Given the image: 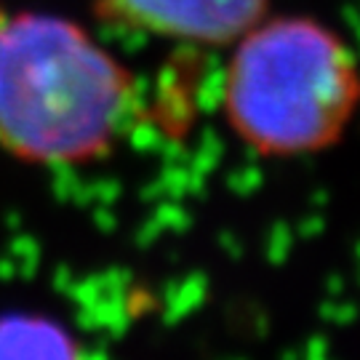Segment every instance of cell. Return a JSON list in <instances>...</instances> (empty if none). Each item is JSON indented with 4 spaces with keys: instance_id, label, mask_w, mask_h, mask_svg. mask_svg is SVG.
Returning a JSON list of instances; mask_svg holds the SVG:
<instances>
[{
    "instance_id": "cell-1",
    "label": "cell",
    "mask_w": 360,
    "mask_h": 360,
    "mask_svg": "<svg viewBox=\"0 0 360 360\" xmlns=\"http://www.w3.org/2000/svg\"><path fill=\"white\" fill-rule=\"evenodd\" d=\"M139 86L80 25L51 13L0 22V147L30 166H86L139 115Z\"/></svg>"
},
{
    "instance_id": "cell-2",
    "label": "cell",
    "mask_w": 360,
    "mask_h": 360,
    "mask_svg": "<svg viewBox=\"0 0 360 360\" xmlns=\"http://www.w3.org/2000/svg\"><path fill=\"white\" fill-rule=\"evenodd\" d=\"M227 129L264 158L334 147L360 112V62L307 16L262 19L232 43L221 80Z\"/></svg>"
},
{
    "instance_id": "cell-3",
    "label": "cell",
    "mask_w": 360,
    "mask_h": 360,
    "mask_svg": "<svg viewBox=\"0 0 360 360\" xmlns=\"http://www.w3.org/2000/svg\"><path fill=\"white\" fill-rule=\"evenodd\" d=\"M110 25L195 46H227L257 27L267 0H96Z\"/></svg>"
},
{
    "instance_id": "cell-4",
    "label": "cell",
    "mask_w": 360,
    "mask_h": 360,
    "mask_svg": "<svg viewBox=\"0 0 360 360\" xmlns=\"http://www.w3.org/2000/svg\"><path fill=\"white\" fill-rule=\"evenodd\" d=\"M0 360H83V349L62 323L16 312L0 318Z\"/></svg>"
},
{
    "instance_id": "cell-5",
    "label": "cell",
    "mask_w": 360,
    "mask_h": 360,
    "mask_svg": "<svg viewBox=\"0 0 360 360\" xmlns=\"http://www.w3.org/2000/svg\"><path fill=\"white\" fill-rule=\"evenodd\" d=\"M3 19H6V13H3V8H0V22H3Z\"/></svg>"
}]
</instances>
